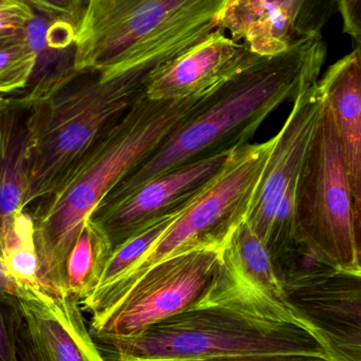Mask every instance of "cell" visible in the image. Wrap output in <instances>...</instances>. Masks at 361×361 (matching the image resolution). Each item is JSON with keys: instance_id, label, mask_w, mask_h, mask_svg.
<instances>
[{"instance_id": "6da1fadb", "label": "cell", "mask_w": 361, "mask_h": 361, "mask_svg": "<svg viewBox=\"0 0 361 361\" xmlns=\"http://www.w3.org/2000/svg\"><path fill=\"white\" fill-rule=\"evenodd\" d=\"M108 360L173 361L243 354L324 356L286 300L246 277L221 252L203 296L182 313L131 338L97 341Z\"/></svg>"}, {"instance_id": "7a4b0ae2", "label": "cell", "mask_w": 361, "mask_h": 361, "mask_svg": "<svg viewBox=\"0 0 361 361\" xmlns=\"http://www.w3.org/2000/svg\"><path fill=\"white\" fill-rule=\"evenodd\" d=\"M326 54V42L317 36L278 54L259 57L222 85L203 109L121 180L99 206L112 205L148 180L189 163L250 144L274 110L319 80Z\"/></svg>"}, {"instance_id": "3957f363", "label": "cell", "mask_w": 361, "mask_h": 361, "mask_svg": "<svg viewBox=\"0 0 361 361\" xmlns=\"http://www.w3.org/2000/svg\"><path fill=\"white\" fill-rule=\"evenodd\" d=\"M180 55L156 57L111 78L99 72H70L13 93L27 110L31 161L27 207L69 179L145 97L154 72Z\"/></svg>"}, {"instance_id": "277c9868", "label": "cell", "mask_w": 361, "mask_h": 361, "mask_svg": "<svg viewBox=\"0 0 361 361\" xmlns=\"http://www.w3.org/2000/svg\"><path fill=\"white\" fill-rule=\"evenodd\" d=\"M216 90L180 101L142 97L69 179L38 200L30 214L40 280L49 290L66 294V260L95 208L121 180L203 109Z\"/></svg>"}, {"instance_id": "5b68a950", "label": "cell", "mask_w": 361, "mask_h": 361, "mask_svg": "<svg viewBox=\"0 0 361 361\" xmlns=\"http://www.w3.org/2000/svg\"><path fill=\"white\" fill-rule=\"evenodd\" d=\"M228 0H88L74 68L111 78L163 55L183 54L219 29Z\"/></svg>"}, {"instance_id": "8992f818", "label": "cell", "mask_w": 361, "mask_h": 361, "mask_svg": "<svg viewBox=\"0 0 361 361\" xmlns=\"http://www.w3.org/2000/svg\"><path fill=\"white\" fill-rule=\"evenodd\" d=\"M274 137L237 148L231 161L147 252L114 283L80 303L90 320L107 313L152 267L184 250L224 244L245 218L273 149Z\"/></svg>"}, {"instance_id": "52a82bcc", "label": "cell", "mask_w": 361, "mask_h": 361, "mask_svg": "<svg viewBox=\"0 0 361 361\" xmlns=\"http://www.w3.org/2000/svg\"><path fill=\"white\" fill-rule=\"evenodd\" d=\"M297 227L330 267L360 269L351 183L328 104L301 173Z\"/></svg>"}, {"instance_id": "ba28073f", "label": "cell", "mask_w": 361, "mask_h": 361, "mask_svg": "<svg viewBox=\"0 0 361 361\" xmlns=\"http://www.w3.org/2000/svg\"><path fill=\"white\" fill-rule=\"evenodd\" d=\"M326 106L320 80L297 95L283 126L274 137L273 149L246 212V223L273 260L298 239L299 182Z\"/></svg>"}, {"instance_id": "9c48e42d", "label": "cell", "mask_w": 361, "mask_h": 361, "mask_svg": "<svg viewBox=\"0 0 361 361\" xmlns=\"http://www.w3.org/2000/svg\"><path fill=\"white\" fill-rule=\"evenodd\" d=\"M222 247L197 246L152 267L107 313L90 320L95 341L137 336L190 307L212 283Z\"/></svg>"}, {"instance_id": "30bf717a", "label": "cell", "mask_w": 361, "mask_h": 361, "mask_svg": "<svg viewBox=\"0 0 361 361\" xmlns=\"http://www.w3.org/2000/svg\"><path fill=\"white\" fill-rule=\"evenodd\" d=\"M296 319L328 361H361V267L333 269L283 286Z\"/></svg>"}, {"instance_id": "8fae6325", "label": "cell", "mask_w": 361, "mask_h": 361, "mask_svg": "<svg viewBox=\"0 0 361 361\" xmlns=\"http://www.w3.org/2000/svg\"><path fill=\"white\" fill-rule=\"evenodd\" d=\"M235 149L200 159L148 180L121 201L95 208L90 218L107 235L114 252L150 223L193 201L220 175Z\"/></svg>"}, {"instance_id": "7c38bea8", "label": "cell", "mask_w": 361, "mask_h": 361, "mask_svg": "<svg viewBox=\"0 0 361 361\" xmlns=\"http://www.w3.org/2000/svg\"><path fill=\"white\" fill-rule=\"evenodd\" d=\"M336 12L337 0H228L219 29L259 56H271L322 36Z\"/></svg>"}, {"instance_id": "4fadbf2b", "label": "cell", "mask_w": 361, "mask_h": 361, "mask_svg": "<svg viewBox=\"0 0 361 361\" xmlns=\"http://www.w3.org/2000/svg\"><path fill=\"white\" fill-rule=\"evenodd\" d=\"M247 44L220 29L159 68L146 91L154 101H180L208 94L259 59Z\"/></svg>"}, {"instance_id": "5bb4252c", "label": "cell", "mask_w": 361, "mask_h": 361, "mask_svg": "<svg viewBox=\"0 0 361 361\" xmlns=\"http://www.w3.org/2000/svg\"><path fill=\"white\" fill-rule=\"evenodd\" d=\"M17 309L49 361H110L88 328L80 302L72 297L32 298L20 301Z\"/></svg>"}, {"instance_id": "9a60e30c", "label": "cell", "mask_w": 361, "mask_h": 361, "mask_svg": "<svg viewBox=\"0 0 361 361\" xmlns=\"http://www.w3.org/2000/svg\"><path fill=\"white\" fill-rule=\"evenodd\" d=\"M351 183L354 225L361 256V47L330 66L320 78Z\"/></svg>"}, {"instance_id": "2e32d148", "label": "cell", "mask_w": 361, "mask_h": 361, "mask_svg": "<svg viewBox=\"0 0 361 361\" xmlns=\"http://www.w3.org/2000/svg\"><path fill=\"white\" fill-rule=\"evenodd\" d=\"M30 161L27 108L14 94L0 95V238L27 209Z\"/></svg>"}, {"instance_id": "e0dca14e", "label": "cell", "mask_w": 361, "mask_h": 361, "mask_svg": "<svg viewBox=\"0 0 361 361\" xmlns=\"http://www.w3.org/2000/svg\"><path fill=\"white\" fill-rule=\"evenodd\" d=\"M112 254L107 235L89 216L66 260V295L80 305L88 298L99 286Z\"/></svg>"}, {"instance_id": "ac0fdd59", "label": "cell", "mask_w": 361, "mask_h": 361, "mask_svg": "<svg viewBox=\"0 0 361 361\" xmlns=\"http://www.w3.org/2000/svg\"><path fill=\"white\" fill-rule=\"evenodd\" d=\"M0 258L8 273L33 297L57 296L40 280L34 224L27 209L19 212L0 239Z\"/></svg>"}, {"instance_id": "d6986e66", "label": "cell", "mask_w": 361, "mask_h": 361, "mask_svg": "<svg viewBox=\"0 0 361 361\" xmlns=\"http://www.w3.org/2000/svg\"><path fill=\"white\" fill-rule=\"evenodd\" d=\"M223 252L252 281L273 296L286 300L283 286L278 277L273 259L245 219L229 233L223 244Z\"/></svg>"}, {"instance_id": "ffe728a7", "label": "cell", "mask_w": 361, "mask_h": 361, "mask_svg": "<svg viewBox=\"0 0 361 361\" xmlns=\"http://www.w3.org/2000/svg\"><path fill=\"white\" fill-rule=\"evenodd\" d=\"M193 201H191L187 205L183 206L180 209L166 214V216H163L162 218L150 223L139 233L133 235L130 239L127 240L118 250H114L111 258L109 259L107 265H106L105 271H104L99 286L90 296L105 290L110 284L114 283L120 276H122L125 271H128L147 252L148 248L173 224V222L179 218L180 214Z\"/></svg>"}, {"instance_id": "44dd1931", "label": "cell", "mask_w": 361, "mask_h": 361, "mask_svg": "<svg viewBox=\"0 0 361 361\" xmlns=\"http://www.w3.org/2000/svg\"><path fill=\"white\" fill-rule=\"evenodd\" d=\"M38 53L27 39L0 49V95L25 90L37 63Z\"/></svg>"}, {"instance_id": "7402d4cb", "label": "cell", "mask_w": 361, "mask_h": 361, "mask_svg": "<svg viewBox=\"0 0 361 361\" xmlns=\"http://www.w3.org/2000/svg\"><path fill=\"white\" fill-rule=\"evenodd\" d=\"M34 12L80 27L88 0H20Z\"/></svg>"}, {"instance_id": "603a6c76", "label": "cell", "mask_w": 361, "mask_h": 361, "mask_svg": "<svg viewBox=\"0 0 361 361\" xmlns=\"http://www.w3.org/2000/svg\"><path fill=\"white\" fill-rule=\"evenodd\" d=\"M16 307H8L0 302V361H20L17 351L15 328Z\"/></svg>"}, {"instance_id": "cb8c5ba5", "label": "cell", "mask_w": 361, "mask_h": 361, "mask_svg": "<svg viewBox=\"0 0 361 361\" xmlns=\"http://www.w3.org/2000/svg\"><path fill=\"white\" fill-rule=\"evenodd\" d=\"M35 12L20 0H0V31L27 30Z\"/></svg>"}, {"instance_id": "d4e9b609", "label": "cell", "mask_w": 361, "mask_h": 361, "mask_svg": "<svg viewBox=\"0 0 361 361\" xmlns=\"http://www.w3.org/2000/svg\"><path fill=\"white\" fill-rule=\"evenodd\" d=\"M337 12L343 19L345 33L361 47V0H337Z\"/></svg>"}, {"instance_id": "484cf974", "label": "cell", "mask_w": 361, "mask_h": 361, "mask_svg": "<svg viewBox=\"0 0 361 361\" xmlns=\"http://www.w3.org/2000/svg\"><path fill=\"white\" fill-rule=\"evenodd\" d=\"M15 328H16V345L19 360L49 361L27 332L17 307L15 312Z\"/></svg>"}, {"instance_id": "4316f807", "label": "cell", "mask_w": 361, "mask_h": 361, "mask_svg": "<svg viewBox=\"0 0 361 361\" xmlns=\"http://www.w3.org/2000/svg\"><path fill=\"white\" fill-rule=\"evenodd\" d=\"M35 298L27 294L13 279L12 276L8 273L1 258H0V302L8 307H18L19 302L23 300Z\"/></svg>"}, {"instance_id": "83f0119b", "label": "cell", "mask_w": 361, "mask_h": 361, "mask_svg": "<svg viewBox=\"0 0 361 361\" xmlns=\"http://www.w3.org/2000/svg\"><path fill=\"white\" fill-rule=\"evenodd\" d=\"M173 361H328L324 356L298 355V354H243V355L218 356L205 360Z\"/></svg>"}, {"instance_id": "f1b7e54d", "label": "cell", "mask_w": 361, "mask_h": 361, "mask_svg": "<svg viewBox=\"0 0 361 361\" xmlns=\"http://www.w3.org/2000/svg\"><path fill=\"white\" fill-rule=\"evenodd\" d=\"M23 39H27V30L0 31V49Z\"/></svg>"}, {"instance_id": "f546056e", "label": "cell", "mask_w": 361, "mask_h": 361, "mask_svg": "<svg viewBox=\"0 0 361 361\" xmlns=\"http://www.w3.org/2000/svg\"><path fill=\"white\" fill-rule=\"evenodd\" d=\"M110 361H120V360H109Z\"/></svg>"}, {"instance_id": "4dcf8cb0", "label": "cell", "mask_w": 361, "mask_h": 361, "mask_svg": "<svg viewBox=\"0 0 361 361\" xmlns=\"http://www.w3.org/2000/svg\"><path fill=\"white\" fill-rule=\"evenodd\" d=\"M360 265H361V256H360Z\"/></svg>"}]
</instances>
